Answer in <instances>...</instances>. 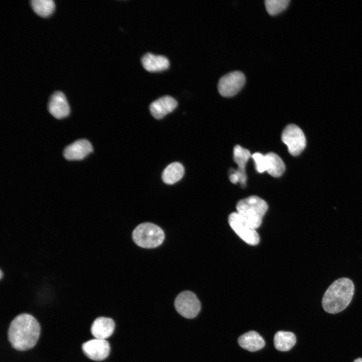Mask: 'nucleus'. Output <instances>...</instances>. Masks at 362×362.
I'll return each mask as SVG.
<instances>
[{
  "mask_svg": "<svg viewBox=\"0 0 362 362\" xmlns=\"http://www.w3.org/2000/svg\"><path fill=\"white\" fill-rule=\"evenodd\" d=\"M40 333V326L35 318L29 314H21L11 322L8 338L14 348L23 351L34 346Z\"/></svg>",
  "mask_w": 362,
  "mask_h": 362,
  "instance_id": "obj_1",
  "label": "nucleus"
},
{
  "mask_svg": "<svg viewBox=\"0 0 362 362\" xmlns=\"http://www.w3.org/2000/svg\"><path fill=\"white\" fill-rule=\"evenodd\" d=\"M354 292L353 282L347 278H339L327 288L322 300L323 309L330 314L340 312L350 304Z\"/></svg>",
  "mask_w": 362,
  "mask_h": 362,
  "instance_id": "obj_2",
  "label": "nucleus"
},
{
  "mask_svg": "<svg viewBox=\"0 0 362 362\" xmlns=\"http://www.w3.org/2000/svg\"><path fill=\"white\" fill-rule=\"evenodd\" d=\"M237 212L255 229L260 226L262 218L268 209L266 202L256 196H251L239 201L236 205Z\"/></svg>",
  "mask_w": 362,
  "mask_h": 362,
  "instance_id": "obj_3",
  "label": "nucleus"
},
{
  "mask_svg": "<svg viewBox=\"0 0 362 362\" xmlns=\"http://www.w3.org/2000/svg\"><path fill=\"white\" fill-rule=\"evenodd\" d=\"M132 238L138 246L145 248H155L164 240L163 231L151 223H143L138 225L132 233Z\"/></svg>",
  "mask_w": 362,
  "mask_h": 362,
  "instance_id": "obj_4",
  "label": "nucleus"
},
{
  "mask_svg": "<svg viewBox=\"0 0 362 362\" xmlns=\"http://www.w3.org/2000/svg\"><path fill=\"white\" fill-rule=\"evenodd\" d=\"M228 222L233 230L246 243L252 245L258 243L259 236L256 229L237 212H233L230 214Z\"/></svg>",
  "mask_w": 362,
  "mask_h": 362,
  "instance_id": "obj_5",
  "label": "nucleus"
},
{
  "mask_svg": "<svg viewBox=\"0 0 362 362\" xmlns=\"http://www.w3.org/2000/svg\"><path fill=\"white\" fill-rule=\"evenodd\" d=\"M282 140L293 156L299 155L305 149L306 140L302 130L295 124L287 125L282 134Z\"/></svg>",
  "mask_w": 362,
  "mask_h": 362,
  "instance_id": "obj_6",
  "label": "nucleus"
},
{
  "mask_svg": "<svg viewBox=\"0 0 362 362\" xmlns=\"http://www.w3.org/2000/svg\"><path fill=\"white\" fill-rule=\"evenodd\" d=\"M174 307L180 315L188 319H192L199 313L201 303L194 293L186 291L176 297L174 301Z\"/></svg>",
  "mask_w": 362,
  "mask_h": 362,
  "instance_id": "obj_7",
  "label": "nucleus"
},
{
  "mask_svg": "<svg viewBox=\"0 0 362 362\" xmlns=\"http://www.w3.org/2000/svg\"><path fill=\"white\" fill-rule=\"evenodd\" d=\"M245 81V76L241 71L230 72L219 79L218 90L224 97H233L242 89Z\"/></svg>",
  "mask_w": 362,
  "mask_h": 362,
  "instance_id": "obj_8",
  "label": "nucleus"
},
{
  "mask_svg": "<svg viewBox=\"0 0 362 362\" xmlns=\"http://www.w3.org/2000/svg\"><path fill=\"white\" fill-rule=\"evenodd\" d=\"M250 151L242 146L237 145L233 149V159L238 165V168L233 170L229 175V179L233 184L239 183L242 187H245L247 180L245 166L250 157Z\"/></svg>",
  "mask_w": 362,
  "mask_h": 362,
  "instance_id": "obj_9",
  "label": "nucleus"
},
{
  "mask_svg": "<svg viewBox=\"0 0 362 362\" xmlns=\"http://www.w3.org/2000/svg\"><path fill=\"white\" fill-rule=\"evenodd\" d=\"M82 349L85 355L90 359L101 361L109 355L110 346L106 340L95 338L83 343Z\"/></svg>",
  "mask_w": 362,
  "mask_h": 362,
  "instance_id": "obj_10",
  "label": "nucleus"
},
{
  "mask_svg": "<svg viewBox=\"0 0 362 362\" xmlns=\"http://www.w3.org/2000/svg\"><path fill=\"white\" fill-rule=\"evenodd\" d=\"M48 110L55 118L60 119L67 117L70 112V108L65 95L60 91L54 92L50 96Z\"/></svg>",
  "mask_w": 362,
  "mask_h": 362,
  "instance_id": "obj_11",
  "label": "nucleus"
},
{
  "mask_svg": "<svg viewBox=\"0 0 362 362\" xmlns=\"http://www.w3.org/2000/svg\"><path fill=\"white\" fill-rule=\"evenodd\" d=\"M93 147L87 140H77L66 146L63 151V156L68 160H79L85 158L93 151Z\"/></svg>",
  "mask_w": 362,
  "mask_h": 362,
  "instance_id": "obj_12",
  "label": "nucleus"
},
{
  "mask_svg": "<svg viewBox=\"0 0 362 362\" xmlns=\"http://www.w3.org/2000/svg\"><path fill=\"white\" fill-rule=\"evenodd\" d=\"M177 106V103L173 98L165 96L153 102L149 106V110L154 118L160 119L172 112Z\"/></svg>",
  "mask_w": 362,
  "mask_h": 362,
  "instance_id": "obj_13",
  "label": "nucleus"
},
{
  "mask_svg": "<svg viewBox=\"0 0 362 362\" xmlns=\"http://www.w3.org/2000/svg\"><path fill=\"white\" fill-rule=\"evenodd\" d=\"M115 326V322L111 318L100 317L94 321L90 330L95 338L106 340L113 334Z\"/></svg>",
  "mask_w": 362,
  "mask_h": 362,
  "instance_id": "obj_14",
  "label": "nucleus"
},
{
  "mask_svg": "<svg viewBox=\"0 0 362 362\" xmlns=\"http://www.w3.org/2000/svg\"><path fill=\"white\" fill-rule=\"evenodd\" d=\"M141 63L145 69L150 72L164 70L169 66V60L165 56L149 52L142 56Z\"/></svg>",
  "mask_w": 362,
  "mask_h": 362,
  "instance_id": "obj_15",
  "label": "nucleus"
},
{
  "mask_svg": "<svg viewBox=\"0 0 362 362\" xmlns=\"http://www.w3.org/2000/svg\"><path fill=\"white\" fill-rule=\"evenodd\" d=\"M238 342L240 347L249 351L258 350L265 345L263 338L254 331L242 334L239 337Z\"/></svg>",
  "mask_w": 362,
  "mask_h": 362,
  "instance_id": "obj_16",
  "label": "nucleus"
},
{
  "mask_svg": "<svg viewBox=\"0 0 362 362\" xmlns=\"http://www.w3.org/2000/svg\"><path fill=\"white\" fill-rule=\"evenodd\" d=\"M266 171L275 177L281 176L285 170V165L281 158L274 152L265 154Z\"/></svg>",
  "mask_w": 362,
  "mask_h": 362,
  "instance_id": "obj_17",
  "label": "nucleus"
},
{
  "mask_svg": "<svg viewBox=\"0 0 362 362\" xmlns=\"http://www.w3.org/2000/svg\"><path fill=\"white\" fill-rule=\"evenodd\" d=\"M185 169L179 162H174L166 166L162 174V179L164 183L172 185L179 181L184 176Z\"/></svg>",
  "mask_w": 362,
  "mask_h": 362,
  "instance_id": "obj_18",
  "label": "nucleus"
},
{
  "mask_svg": "<svg viewBox=\"0 0 362 362\" xmlns=\"http://www.w3.org/2000/svg\"><path fill=\"white\" fill-rule=\"evenodd\" d=\"M274 342L277 350L286 351L289 350L294 346L296 338L295 334L291 332L279 331L274 336Z\"/></svg>",
  "mask_w": 362,
  "mask_h": 362,
  "instance_id": "obj_19",
  "label": "nucleus"
},
{
  "mask_svg": "<svg viewBox=\"0 0 362 362\" xmlns=\"http://www.w3.org/2000/svg\"><path fill=\"white\" fill-rule=\"evenodd\" d=\"M30 4L35 13L42 17L50 16L55 8L54 3L52 0H32Z\"/></svg>",
  "mask_w": 362,
  "mask_h": 362,
  "instance_id": "obj_20",
  "label": "nucleus"
},
{
  "mask_svg": "<svg viewBox=\"0 0 362 362\" xmlns=\"http://www.w3.org/2000/svg\"><path fill=\"white\" fill-rule=\"evenodd\" d=\"M290 3V0H266L264 1L266 11L272 16L279 14L285 10Z\"/></svg>",
  "mask_w": 362,
  "mask_h": 362,
  "instance_id": "obj_21",
  "label": "nucleus"
},
{
  "mask_svg": "<svg viewBox=\"0 0 362 362\" xmlns=\"http://www.w3.org/2000/svg\"><path fill=\"white\" fill-rule=\"evenodd\" d=\"M253 159L255 169L259 173H263L266 171V159L265 155L259 152H255L251 155Z\"/></svg>",
  "mask_w": 362,
  "mask_h": 362,
  "instance_id": "obj_22",
  "label": "nucleus"
},
{
  "mask_svg": "<svg viewBox=\"0 0 362 362\" xmlns=\"http://www.w3.org/2000/svg\"><path fill=\"white\" fill-rule=\"evenodd\" d=\"M353 362H362V358H357L355 359Z\"/></svg>",
  "mask_w": 362,
  "mask_h": 362,
  "instance_id": "obj_23",
  "label": "nucleus"
},
{
  "mask_svg": "<svg viewBox=\"0 0 362 362\" xmlns=\"http://www.w3.org/2000/svg\"><path fill=\"white\" fill-rule=\"evenodd\" d=\"M2 277H3V273H2V270H1V279H2Z\"/></svg>",
  "mask_w": 362,
  "mask_h": 362,
  "instance_id": "obj_24",
  "label": "nucleus"
}]
</instances>
